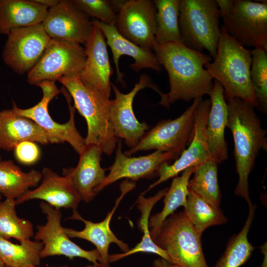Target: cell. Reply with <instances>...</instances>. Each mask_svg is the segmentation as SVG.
<instances>
[{
  "label": "cell",
  "mask_w": 267,
  "mask_h": 267,
  "mask_svg": "<svg viewBox=\"0 0 267 267\" xmlns=\"http://www.w3.org/2000/svg\"><path fill=\"white\" fill-rule=\"evenodd\" d=\"M152 50L169 79L170 91L161 96L159 105L169 108L177 100L189 102L210 96L213 79L205 68L212 61L210 55L191 49L182 42L155 43Z\"/></svg>",
  "instance_id": "6da1fadb"
},
{
  "label": "cell",
  "mask_w": 267,
  "mask_h": 267,
  "mask_svg": "<svg viewBox=\"0 0 267 267\" xmlns=\"http://www.w3.org/2000/svg\"><path fill=\"white\" fill-rule=\"evenodd\" d=\"M228 118L226 127L231 131L234 142V155L238 180L235 195L244 198L249 207V177L261 150L267 151V130L251 104L238 98L226 101Z\"/></svg>",
  "instance_id": "7a4b0ae2"
},
{
  "label": "cell",
  "mask_w": 267,
  "mask_h": 267,
  "mask_svg": "<svg viewBox=\"0 0 267 267\" xmlns=\"http://www.w3.org/2000/svg\"><path fill=\"white\" fill-rule=\"evenodd\" d=\"M36 86L42 90L40 101L25 109L18 107L13 101L12 110L35 122L58 143L67 142L81 154L86 146L85 140L75 126L76 109L71 104V96L63 87L59 90L54 81H45Z\"/></svg>",
  "instance_id": "3957f363"
},
{
  "label": "cell",
  "mask_w": 267,
  "mask_h": 267,
  "mask_svg": "<svg viewBox=\"0 0 267 267\" xmlns=\"http://www.w3.org/2000/svg\"><path fill=\"white\" fill-rule=\"evenodd\" d=\"M252 61V50L229 36L222 25L216 56L205 68L222 87L226 101L238 98L256 107L250 79Z\"/></svg>",
  "instance_id": "277c9868"
},
{
  "label": "cell",
  "mask_w": 267,
  "mask_h": 267,
  "mask_svg": "<svg viewBox=\"0 0 267 267\" xmlns=\"http://www.w3.org/2000/svg\"><path fill=\"white\" fill-rule=\"evenodd\" d=\"M58 81L67 90L73 99L75 109L87 122L86 145H96L103 153L111 155L116 148L119 140L109 119L112 100L85 86L79 75L64 76Z\"/></svg>",
  "instance_id": "5b68a950"
},
{
  "label": "cell",
  "mask_w": 267,
  "mask_h": 267,
  "mask_svg": "<svg viewBox=\"0 0 267 267\" xmlns=\"http://www.w3.org/2000/svg\"><path fill=\"white\" fill-rule=\"evenodd\" d=\"M220 12L216 0H180L179 29L182 43L214 59L221 36Z\"/></svg>",
  "instance_id": "8992f818"
},
{
  "label": "cell",
  "mask_w": 267,
  "mask_h": 267,
  "mask_svg": "<svg viewBox=\"0 0 267 267\" xmlns=\"http://www.w3.org/2000/svg\"><path fill=\"white\" fill-rule=\"evenodd\" d=\"M178 267H208L200 236L183 212L174 213L151 236Z\"/></svg>",
  "instance_id": "52a82bcc"
},
{
  "label": "cell",
  "mask_w": 267,
  "mask_h": 267,
  "mask_svg": "<svg viewBox=\"0 0 267 267\" xmlns=\"http://www.w3.org/2000/svg\"><path fill=\"white\" fill-rule=\"evenodd\" d=\"M202 99V97L194 99L192 104L178 117L159 122L145 133L135 146L124 154L130 156L139 151L155 150L171 153L177 159L192 139L195 111Z\"/></svg>",
  "instance_id": "ba28073f"
},
{
  "label": "cell",
  "mask_w": 267,
  "mask_h": 267,
  "mask_svg": "<svg viewBox=\"0 0 267 267\" xmlns=\"http://www.w3.org/2000/svg\"><path fill=\"white\" fill-rule=\"evenodd\" d=\"M222 20L227 33L241 45L267 50V0H234Z\"/></svg>",
  "instance_id": "9c48e42d"
},
{
  "label": "cell",
  "mask_w": 267,
  "mask_h": 267,
  "mask_svg": "<svg viewBox=\"0 0 267 267\" xmlns=\"http://www.w3.org/2000/svg\"><path fill=\"white\" fill-rule=\"evenodd\" d=\"M86 56L81 44L58 39H51L42 57L28 73L27 81L32 85L61 78L79 75Z\"/></svg>",
  "instance_id": "30bf717a"
},
{
  "label": "cell",
  "mask_w": 267,
  "mask_h": 267,
  "mask_svg": "<svg viewBox=\"0 0 267 267\" xmlns=\"http://www.w3.org/2000/svg\"><path fill=\"white\" fill-rule=\"evenodd\" d=\"M115 97L112 100L109 112L110 121L115 135L123 139L130 148L135 146L150 127L145 122L136 119L133 110V103L137 93L145 88L156 91L160 96L163 92L147 74H142L134 88L127 93L121 92L111 83Z\"/></svg>",
  "instance_id": "8fae6325"
},
{
  "label": "cell",
  "mask_w": 267,
  "mask_h": 267,
  "mask_svg": "<svg viewBox=\"0 0 267 267\" xmlns=\"http://www.w3.org/2000/svg\"><path fill=\"white\" fill-rule=\"evenodd\" d=\"M7 36L2 58L20 75L28 73L36 65L51 40L42 23L13 29Z\"/></svg>",
  "instance_id": "7c38bea8"
},
{
  "label": "cell",
  "mask_w": 267,
  "mask_h": 267,
  "mask_svg": "<svg viewBox=\"0 0 267 267\" xmlns=\"http://www.w3.org/2000/svg\"><path fill=\"white\" fill-rule=\"evenodd\" d=\"M40 206L47 219L45 224L37 226V231L34 237L35 240L44 244L40 254L41 258L56 255H63L70 259L80 257L102 267L101 257L96 249L85 250L72 242L65 233L61 224L62 214L60 209L44 201L41 202Z\"/></svg>",
  "instance_id": "4fadbf2b"
},
{
  "label": "cell",
  "mask_w": 267,
  "mask_h": 267,
  "mask_svg": "<svg viewBox=\"0 0 267 267\" xmlns=\"http://www.w3.org/2000/svg\"><path fill=\"white\" fill-rule=\"evenodd\" d=\"M156 7L150 0H126L115 25L118 32L138 46L152 50L155 42Z\"/></svg>",
  "instance_id": "5bb4252c"
},
{
  "label": "cell",
  "mask_w": 267,
  "mask_h": 267,
  "mask_svg": "<svg viewBox=\"0 0 267 267\" xmlns=\"http://www.w3.org/2000/svg\"><path fill=\"white\" fill-rule=\"evenodd\" d=\"M211 107L210 99L202 100L197 105L194 114V134L192 139L173 164L166 163L160 167L157 180L151 184L143 193L145 194L160 183L177 177L184 170L197 167L211 159L208 148L206 128Z\"/></svg>",
  "instance_id": "9a60e30c"
},
{
  "label": "cell",
  "mask_w": 267,
  "mask_h": 267,
  "mask_svg": "<svg viewBox=\"0 0 267 267\" xmlns=\"http://www.w3.org/2000/svg\"><path fill=\"white\" fill-rule=\"evenodd\" d=\"M51 39H58L84 44L90 35L93 24L72 0H60L48 9L42 22Z\"/></svg>",
  "instance_id": "2e32d148"
},
{
  "label": "cell",
  "mask_w": 267,
  "mask_h": 267,
  "mask_svg": "<svg viewBox=\"0 0 267 267\" xmlns=\"http://www.w3.org/2000/svg\"><path fill=\"white\" fill-rule=\"evenodd\" d=\"M93 25L91 32L84 44L86 59L79 77L85 86L110 98L113 69L109 58L107 44L102 31Z\"/></svg>",
  "instance_id": "e0dca14e"
},
{
  "label": "cell",
  "mask_w": 267,
  "mask_h": 267,
  "mask_svg": "<svg viewBox=\"0 0 267 267\" xmlns=\"http://www.w3.org/2000/svg\"><path fill=\"white\" fill-rule=\"evenodd\" d=\"M121 139L116 146V156L113 164L108 169L109 174L99 187L98 192L117 180L126 178L135 181L140 178H151L158 176V170L164 163L176 160L171 153L156 150L145 156L130 157L122 152Z\"/></svg>",
  "instance_id": "ac0fdd59"
},
{
  "label": "cell",
  "mask_w": 267,
  "mask_h": 267,
  "mask_svg": "<svg viewBox=\"0 0 267 267\" xmlns=\"http://www.w3.org/2000/svg\"><path fill=\"white\" fill-rule=\"evenodd\" d=\"M134 186L135 183L131 181H126L121 184V194L116 200L114 207L102 221L95 223L86 220L77 211L73 212L72 216L68 219L82 221L85 225L84 229L78 231L72 228H63L69 237L85 239L95 246L101 257L100 265L102 267H109L108 249L111 243L116 244L124 253L130 250L128 245L118 239L112 231L110 228V222L123 197Z\"/></svg>",
  "instance_id": "d6986e66"
},
{
  "label": "cell",
  "mask_w": 267,
  "mask_h": 267,
  "mask_svg": "<svg viewBox=\"0 0 267 267\" xmlns=\"http://www.w3.org/2000/svg\"><path fill=\"white\" fill-rule=\"evenodd\" d=\"M41 183L36 188L29 190L19 198L15 200L16 205L32 199H41L51 206L60 209L77 208L82 198L70 178L60 176L51 169L45 167L42 171Z\"/></svg>",
  "instance_id": "ffe728a7"
},
{
  "label": "cell",
  "mask_w": 267,
  "mask_h": 267,
  "mask_svg": "<svg viewBox=\"0 0 267 267\" xmlns=\"http://www.w3.org/2000/svg\"><path fill=\"white\" fill-rule=\"evenodd\" d=\"M103 152L96 145H86L80 154L78 165L75 167L64 168L63 176L68 177L86 202L91 201L98 193L99 187L104 181L106 169L101 167Z\"/></svg>",
  "instance_id": "44dd1931"
},
{
  "label": "cell",
  "mask_w": 267,
  "mask_h": 267,
  "mask_svg": "<svg viewBox=\"0 0 267 267\" xmlns=\"http://www.w3.org/2000/svg\"><path fill=\"white\" fill-rule=\"evenodd\" d=\"M91 22L102 31L107 44L111 48L116 69L117 82L125 86L123 74L120 71L119 65V58L123 55L134 59V63L130 67L136 72L145 68H150L158 72L162 70V66L152 50L145 49L122 36L115 25H107L95 19Z\"/></svg>",
  "instance_id": "7402d4cb"
},
{
  "label": "cell",
  "mask_w": 267,
  "mask_h": 267,
  "mask_svg": "<svg viewBox=\"0 0 267 267\" xmlns=\"http://www.w3.org/2000/svg\"><path fill=\"white\" fill-rule=\"evenodd\" d=\"M26 141L43 144L58 143L32 120L16 113L12 109L0 111V149L11 151Z\"/></svg>",
  "instance_id": "603a6c76"
},
{
  "label": "cell",
  "mask_w": 267,
  "mask_h": 267,
  "mask_svg": "<svg viewBox=\"0 0 267 267\" xmlns=\"http://www.w3.org/2000/svg\"><path fill=\"white\" fill-rule=\"evenodd\" d=\"M210 96L211 107L206 135L210 158L219 164L228 159L227 143L224 135L228 109L222 87L216 80H214Z\"/></svg>",
  "instance_id": "cb8c5ba5"
},
{
  "label": "cell",
  "mask_w": 267,
  "mask_h": 267,
  "mask_svg": "<svg viewBox=\"0 0 267 267\" xmlns=\"http://www.w3.org/2000/svg\"><path fill=\"white\" fill-rule=\"evenodd\" d=\"M48 10L35 0H0V34L42 23Z\"/></svg>",
  "instance_id": "d4e9b609"
},
{
  "label": "cell",
  "mask_w": 267,
  "mask_h": 267,
  "mask_svg": "<svg viewBox=\"0 0 267 267\" xmlns=\"http://www.w3.org/2000/svg\"><path fill=\"white\" fill-rule=\"evenodd\" d=\"M168 189L164 188L153 196L149 198L144 197L143 193L138 197L137 201V208L141 213V217L138 221V226L143 233L142 239L134 248L126 252L109 255V263L115 262L135 253L144 252L156 254L171 263L167 252L157 246L152 240L149 228L150 212L154 205L164 196Z\"/></svg>",
  "instance_id": "484cf974"
},
{
  "label": "cell",
  "mask_w": 267,
  "mask_h": 267,
  "mask_svg": "<svg viewBox=\"0 0 267 267\" xmlns=\"http://www.w3.org/2000/svg\"><path fill=\"white\" fill-rule=\"evenodd\" d=\"M42 179V173L37 170L24 172L11 160L0 161V194L6 198H19Z\"/></svg>",
  "instance_id": "4316f807"
},
{
  "label": "cell",
  "mask_w": 267,
  "mask_h": 267,
  "mask_svg": "<svg viewBox=\"0 0 267 267\" xmlns=\"http://www.w3.org/2000/svg\"><path fill=\"white\" fill-rule=\"evenodd\" d=\"M196 167L187 168L181 172L180 176L173 178L170 188L164 196L163 210L152 216L149 220L151 236L156 233L164 220L173 214L177 208L185 206L188 193V181Z\"/></svg>",
  "instance_id": "83f0119b"
},
{
  "label": "cell",
  "mask_w": 267,
  "mask_h": 267,
  "mask_svg": "<svg viewBox=\"0 0 267 267\" xmlns=\"http://www.w3.org/2000/svg\"><path fill=\"white\" fill-rule=\"evenodd\" d=\"M219 164L210 159L197 166L189 179L188 189L216 208H220L222 194L219 185Z\"/></svg>",
  "instance_id": "f1b7e54d"
},
{
  "label": "cell",
  "mask_w": 267,
  "mask_h": 267,
  "mask_svg": "<svg viewBox=\"0 0 267 267\" xmlns=\"http://www.w3.org/2000/svg\"><path fill=\"white\" fill-rule=\"evenodd\" d=\"M44 244L30 239L14 244L0 237V259L8 267H34L40 264Z\"/></svg>",
  "instance_id": "f546056e"
},
{
  "label": "cell",
  "mask_w": 267,
  "mask_h": 267,
  "mask_svg": "<svg viewBox=\"0 0 267 267\" xmlns=\"http://www.w3.org/2000/svg\"><path fill=\"white\" fill-rule=\"evenodd\" d=\"M183 212L200 236L209 227L227 222L220 208L215 207L189 190Z\"/></svg>",
  "instance_id": "4dcf8cb0"
},
{
  "label": "cell",
  "mask_w": 267,
  "mask_h": 267,
  "mask_svg": "<svg viewBox=\"0 0 267 267\" xmlns=\"http://www.w3.org/2000/svg\"><path fill=\"white\" fill-rule=\"evenodd\" d=\"M256 208L255 204L249 207V214L243 227L238 234L230 238L224 253L214 267H239L249 259L254 247L249 242L248 234Z\"/></svg>",
  "instance_id": "1f68e13d"
},
{
  "label": "cell",
  "mask_w": 267,
  "mask_h": 267,
  "mask_svg": "<svg viewBox=\"0 0 267 267\" xmlns=\"http://www.w3.org/2000/svg\"><path fill=\"white\" fill-rule=\"evenodd\" d=\"M152 1L157 10L155 42L164 44L182 42L178 24L180 0Z\"/></svg>",
  "instance_id": "d6a6232c"
},
{
  "label": "cell",
  "mask_w": 267,
  "mask_h": 267,
  "mask_svg": "<svg viewBox=\"0 0 267 267\" xmlns=\"http://www.w3.org/2000/svg\"><path fill=\"white\" fill-rule=\"evenodd\" d=\"M16 205L12 199L0 201V237L6 240L13 238L21 242L34 235L33 226L30 221L17 216Z\"/></svg>",
  "instance_id": "836d02e7"
},
{
  "label": "cell",
  "mask_w": 267,
  "mask_h": 267,
  "mask_svg": "<svg viewBox=\"0 0 267 267\" xmlns=\"http://www.w3.org/2000/svg\"><path fill=\"white\" fill-rule=\"evenodd\" d=\"M250 79L257 109L267 113V50L264 48L252 50Z\"/></svg>",
  "instance_id": "e575fe53"
},
{
  "label": "cell",
  "mask_w": 267,
  "mask_h": 267,
  "mask_svg": "<svg viewBox=\"0 0 267 267\" xmlns=\"http://www.w3.org/2000/svg\"><path fill=\"white\" fill-rule=\"evenodd\" d=\"M74 4L89 18L105 24L115 25L117 14L107 0H72Z\"/></svg>",
  "instance_id": "d590c367"
},
{
  "label": "cell",
  "mask_w": 267,
  "mask_h": 267,
  "mask_svg": "<svg viewBox=\"0 0 267 267\" xmlns=\"http://www.w3.org/2000/svg\"><path fill=\"white\" fill-rule=\"evenodd\" d=\"M14 150L16 159L23 164H33L40 157V148L33 141H26L21 142L16 146Z\"/></svg>",
  "instance_id": "8d00e7d4"
},
{
  "label": "cell",
  "mask_w": 267,
  "mask_h": 267,
  "mask_svg": "<svg viewBox=\"0 0 267 267\" xmlns=\"http://www.w3.org/2000/svg\"><path fill=\"white\" fill-rule=\"evenodd\" d=\"M218 4L221 17L222 18L226 16L231 9L234 0H216Z\"/></svg>",
  "instance_id": "74e56055"
},
{
  "label": "cell",
  "mask_w": 267,
  "mask_h": 267,
  "mask_svg": "<svg viewBox=\"0 0 267 267\" xmlns=\"http://www.w3.org/2000/svg\"><path fill=\"white\" fill-rule=\"evenodd\" d=\"M153 267H178V266L173 264L166 260L160 258L155 259L153 262Z\"/></svg>",
  "instance_id": "f35d334b"
},
{
  "label": "cell",
  "mask_w": 267,
  "mask_h": 267,
  "mask_svg": "<svg viewBox=\"0 0 267 267\" xmlns=\"http://www.w3.org/2000/svg\"><path fill=\"white\" fill-rule=\"evenodd\" d=\"M37 2L46 7L48 9L57 5L60 0H35Z\"/></svg>",
  "instance_id": "ab89813d"
},
{
  "label": "cell",
  "mask_w": 267,
  "mask_h": 267,
  "mask_svg": "<svg viewBox=\"0 0 267 267\" xmlns=\"http://www.w3.org/2000/svg\"><path fill=\"white\" fill-rule=\"evenodd\" d=\"M261 251L264 255V259L261 267H267V243L261 247Z\"/></svg>",
  "instance_id": "60d3db41"
},
{
  "label": "cell",
  "mask_w": 267,
  "mask_h": 267,
  "mask_svg": "<svg viewBox=\"0 0 267 267\" xmlns=\"http://www.w3.org/2000/svg\"><path fill=\"white\" fill-rule=\"evenodd\" d=\"M40 267L38 266V267ZM84 267H102L94 264L93 265H92V266H88Z\"/></svg>",
  "instance_id": "b9f144b4"
},
{
  "label": "cell",
  "mask_w": 267,
  "mask_h": 267,
  "mask_svg": "<svg viewBox=\"0 0 267 267\" xmlns=\"http://www.w3.org/2000/svg\"><path fill=\"white\" fill-rule=\"evenodd\" d=\"M5 266L4 265V264L2 262L1 260L0 259V267H5Z\"/></svg>",
  "instance_id": "7bdbcfd3"
},
{
  "label": "cell",
  "mask_w": 267,
  "mask_h": 267,
  "mask_svg": "<svg viewBox=\"0 0 267 267\" xmlns=\"http://www.w3.org/2000/svg\"><path fill=\"white\" fill-rule=\"evenodd\" d=\"M1 159H2V158H1V156L0 155V161H1Z\"/></svg>",
  "instance_id": "ee69618b"
},
{
  "label": "cell",
  "mask_w": 267,
  "mask_h": 267,
  "mask_svg": "<svg viewBox=\"0 0 267 267\" xmlns=\"http://www.w3.org/2000/svg\"><path fill=\"white\" fill-rule=\"evenodd\" d=\"M1 199V195L0 194V200Z\"/></svg>",
  "instance_id": "f6af8a7d"
},
{
  "label": "cell",
  "mask_w": 267,
  "mask_h": 267,
  "mask_svg": "<svg viewBox=\"0 0 267 267\" xmlns=\"http://www.w3.org/2000/svg\"><path fill=\"white\" fill-rule=\"evenodd\" d=\"M5 267H8L5 266Z\"/></svg>",
  "instance_id": "bcb514c9"
}]
</instances>
